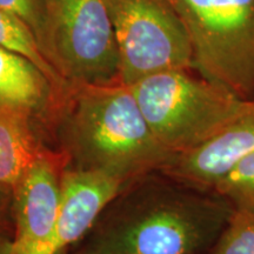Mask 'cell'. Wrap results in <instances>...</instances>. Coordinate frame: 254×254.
Wrapping results in <instances>:
<instances>
[{"label":"cell","mask_w":254,"mask_h":254,"mask_svg":"<svg viewBox=\"0 0 254 254\" xmlns=\"http://www.w3.org/2000/svg\"><path fill=\"white\" fill-rule=\"evenodd\" d=\"M105 2L118 43L124 85L160 72L193 68L192 43L170 0Z\"/></svg>","instance_id":"8992f818"},{"label":"cell","mask_w":254,"mask_h":254,"mask_svg":"<svg viewBox=\"0 0 254 254\" xmlns=\"http://www.w3.org/2000/svg\"><path fill=\"white\" fill-rule=\"evenodd\" d=\"M0 47L31 62L53 86H67L44 55L32 28L17 15L4 9H0Z\"/></svg>","instance_id":"7c38bea8"},{"label":"cell","mask_w":254,"mask_h":254,"mask_svg":"<svg viewBox=\"0 0 254 254\" xmlns=\"http://www.w3.org/2000/svg\"><path fill=\"white\" fill-rule=\"evenodd\" d=\"M236 211L254 214V153L237 161L213 187Z\"/></svg>","instance_id":"4fadbf2b"},{"label":"cell","mask_w":254,"mask_h":254,"mask_svg":"<svg viewBox=\"0 0 254 254\" xmlns=\"http://www.w3.org/2000/svg\"><path fill=\"white\" fill-rule=\"evenodd\" d=\"M65 164L45 151L13 190L15 232L0 254H49L58 218Z\"/></svg>","instance_id":"52a82bcc"},{"label":"cell","mask_w":254,"mask_h":254,"mask_svg":"<svg viewBox=\"0 0 254 254\" xmlns=\"http://www.w3.org/2000/svg\"><path fill=\"white\" fill-rule=\"evenodd\" d=\"M52 86L31 62L0 47V100L25 105L39 113L49 105Z\"/></svg>","instance_id":"8fae6325"},{"label":"cell","mask_w":254,"mask_h":254,"mask_svg":"<svg viewBox=\"0 0 254 254\" xmlns=\"http://www.w3.org/2000/svg\"><path fill=\"white\" fill-rule=\"evenodd\" d=\"M43 52L67 85H111L120 81V57L105 0L53 2Z\"/></svg>","instance_id":"5b68a950"},{"label":"cell","mask_w":254,"mask_h":254,"mask_svg":"<svg viewBox=\"0 0 254 254\" xmlns=\"http://www.w3.org/2000/svg\"><path fill=\"white\" fill-rule=\"evenodd\" d=\"M71 87L56 123L65 168L127 184L160 171L173 158L155 139L131 86Z\"/></svg>","instance_id":"7a4b0ae2"},{"label":"cell","mask_w":254,"mask_h":254,"mask_svg":"<svg viewBox=\"0 0 254 254\" xmlns=\"http://www.w3.org/2000/svg\"><path fill=\"white\" fill-rule=\"evenodd\" d=\"M56 1H58V0H50V2H51V5L53 4V2H56Z\"/></svg>","instance_id":"2e32d148"},{"label":"cell","mask_w":254,"mask_h":254,"mask_svg":"<svg viewBox=\"0 0 254 254\" xmlns=\"http://www.w3.org/2000/svg\"><path fill=\"white\" fill-rule=\"evenodd\" d=\"M124 185L113 178L64 167L58 218L49 254H60L78 243Z\"/></svg>","instance_id":"9c48e42d"},{"label":"cell","mask_w":254,"mask_h":254,"mask_svg":"<svg viewBox=\"0 0 254 254\" xmlns=\"http://www.w3.org/2000/svg\"><path fill=\"white\" fill-rule=\"evenodd\" d=\"M209 254H254V214L234 209Z\"/></svg>","instance_id":"5bb4252c"},{"label":"cell","mask_w":254,"mask_h":254,"mask_svg":"<svg viewBox=\"0 0 254 254\" xmlns=\"http://www.w3.org/2000/svg\"><path fill=\"white\" fill-rule=\"evenodd\" d=\"M234 208L161 171L125 184L66 254H209Z\"/></svg>","instance_id":"6da1fadb"},{"label":"cell","mask_w":254,"mask_h":254,"mask_svg":"<svg viewBox=\"0 0 254 254\" xmlns=\"http://www.w3.org/2000/svg\"><path fill=\"white\" fill-rule=\"evenodd\" d=\"M0 9L9 12L24 20L34 32L43 50L49 26L46 21H44L40 0H0Z\"/></svg>","instance_id":"9a60e30c"},{"label":"cell","mask_w":254,"mask_h":254,"mask_svg":"<svg viewBox=\"0 0 254 254\" xmlns=\"http://www.w3.org/2000/svg\"><path fill=\"white\" fill-rule=\"evenodd\" d=\"M36 116L25 105L0 100V190L13 192L46 151L34 131Z\"/></svg>","instance_id":"30bf717a"},{"label":"cell","mask_w":254,"mask_h":254,"mask_svg":"<svg viewBox=\"0 0 254 254\" xmlns=\"http://www.w3.org/2000/svg\"><path fill=\"white\" fill-rule=\"evenodd\" d=\"M131 88L155 139L173 157L218 135L247 103L194 68L157 73Z\"/></svg>","instance_id":"3957f363"},{"label":"cell","mask_w":254,"mask_h":254,"mask_svg":"<svg viewBox=\"0 0 254 254\" xmlns=\"http://www.w3.org/2000/svg\"><path fill=\"white\" fill-rule=\"evenodd\" d=\"M254 153V99L224 131L187 153L174 155L161 172L189 185L212 190L237 161Z\"/></svg>","instance_id":"ba28073f"},{"label":"cell","mask_w":254,"mask_h":254,"mask_svg":"<svg viewBox=\"0 0 254 254\" xmlns=\"http://www.w3.org/2000/svg\"><path fill=\"white\" fill-rule=\"evenodd\" d=\"M170 1L192 43L193 68L239 99H254V0Z\"/></svg>","instance_id":"277c9868"}]
</instances>
